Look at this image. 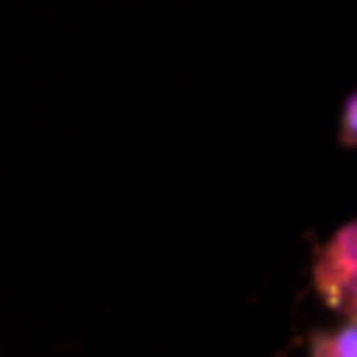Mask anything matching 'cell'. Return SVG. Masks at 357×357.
<instances>
[{
	"label": "cell",
	"instance_id": "1",
	"mask_svg": "<svg viewBox=\"0 0 357 357\" xmlns=\"http://www.w3.org/2000/svg\"><path fill=\"white\" fill-rule=\"evenodd\" d=\"M311 286L332 315L357 319V215L319 244L311 261Z\"/></svg>",
	"mask_w": 357,
	"mask_h": 357
},
{
	"label": "cell",
	"instance_id": "2",
	"mask_svg": "<svg viewBox=\"0 0 357 357\" xmlns=\"http://www.w3.org/2000/svg\"><path fill=\"white\" fill-rule=\"evenodd\" d=\"M307 357H357V319H340L336 328L315 332Z\"/></svg>",
	"mask_w": 357,
	"mask_h": 357
},
{
	"label": "cell",
	"instance_id": "3",
	"mask_svg": "<svg viewBox=\"0 0 357 357\" xmlns=\"http://www.w3.org/2000/svg\"><path fill=\"white\" fill-rule=\"evenodd\" d=\"M336 139H340V147H353V151H357V93H353V97L344 101V109H340Z\"/></svg>",
	"mask_w": 357,
	"mask_h": 357
}]
</instances>
